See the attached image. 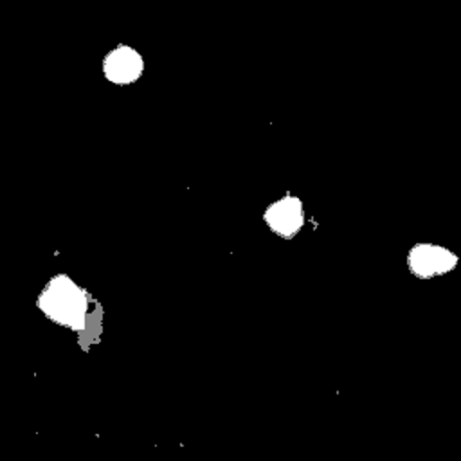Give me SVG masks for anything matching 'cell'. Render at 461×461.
<instances>
[{"label":"cell","mask_w":461,"mask_h":461,"mask_svg":"<svg viewBox=\"0 0 461 461\" xmlns=\"http://www.w3.org/2000/svg\"><path fill=\"white\" fill-rule=\"evenodd\" d=\"M36 306L50 322L76 331L77 342L85 351L101 340V304L67 274H58L45 283L36 297Z\"/></svg>","instance_id":"1"},{"label":"cell","mask_w":461,"mask_h":461,"mask_svg":"<svg viewBox=\"0 0 461 461\" xmlns=\"http://www.w3.org/2000/svg\"><path fill=\"white\" fill-rule=\"evenodd\" d=\"M461 258L447 245L432 241H416L405 252V267L409 274L420 281L443 277L457 270Z\"/></svg>","instance_id":"2"},{"label":"cell","mask_w":461,"mask_h":461,"mask_svg":"<svg viewBox=\"0 0 461 461\" xmlns=\"http://www.w3.org/2000/svg\"><path fill=\"white\" fill-rule=\"evenodd\" d=\"M261 220L277 238L294 240L306 225L304 203L297 194L285 193L265 207Z\"/></svg>","instance_id":"3"},{"label":"cell","mask_w":461,"mask_h":461,"mask_svg":"<svg viewBox=\"0 0 461 461\" xmlns=\"http://www.w3.org/2000/svg\"><path fill=\"white\" fill-rule=\"evenodd\" d=\"M103 76L108 83L128 86L137 83L146 68L142 54L128 43H119L103 58Z\"/></svg>","instance_id":"4"}]
</instances>
